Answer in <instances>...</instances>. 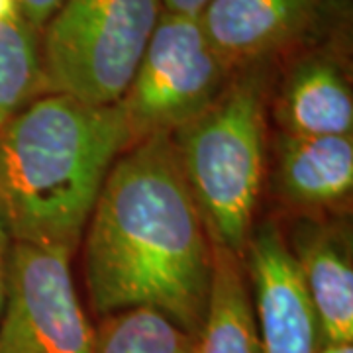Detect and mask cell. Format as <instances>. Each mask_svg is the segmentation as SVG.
<instances>
[{"label": "cell", "instance_id": "6da1fadb", "mask_svg": "<svg viewBox=\"0 0 353 353\" xmlns=\"http://www.w3.org/2000/svg\"><path fill=\"white\" fill-rule=\"evenodd\" d=\"M85 234V279L99 314L143 306L199 336L214 243L169 134L116 159Z\"/></svg>", "mask_w": 353, "mask_h": 353}, {"label": "cell", "instance_id": "7a4b0ae2", "mask_svg": "<svg viewBox=\"0 0 353 353\" xmlns=\"http://www.w3.org/2000/svg\"><path fill=\"white\" fill-rule=\"evenodd\" d=\"M132 145L120 108L46 92L0 128V212L12 241L73 253Z\"/></svg>", "mask_w": 353, "mask_h": 353}, {"label": "cell", "instance_id": "3957f363", "mask_svg": "<svg viewBox=\"0 0 353 353\" xmlns=\"http://www.w3.org/2000/svg\"><path fill=\"white\" fill-rule=\"evenodd\" d=\"M279 63L238 67L201 116L171 134L210 240L245 257L265 175V104Z\"/></svg>", "mask_w": 353, "mask_h": 353}, {"label": "cell", "instance_id": "277c9868", "mask_svg": "<svg viewBox=\"0 0 353 353\" xmlns=\"http://www.w3.org/2000/svg\"><path fill=\"white\" fill-rule=\"evenodd\" d=\"M163 12V0H63L41 28L50 92L116 104Z\"/></svg>", "mask_w": 353, "mask_h": 353}, {"label": "cell", "instance_id": "5b68a950", "mask_svg": "<svg viewBox=\"0 0 353 353\" xmlns=\"http://www.w3.org/2000/svg\"><path fill=\"white\" fill-rule=\"evenodd\" d=\"M238 67L210 41L201 16L163 12L126 92L116 102L132 145L173 134L222 94Z\"/></svg>", "mask_w": 353, "mask_h": 353}, {"label": "cell", "instance_id": "8992f818", "mask_svg": "<svg viewBox=\"0 0 353 353\" xmlns=\"http://www.w3.org/2000/svg\"><path fill=\"white\" fill-rule=\"evenodd\" d=\"M71 255L12 241L0 353H92L94 330L77 296Z\"/></svg>", "mask_w": 353, "mask_h": 353}, {"label": "cell", "instance_id": "52a82bcc", "mask_svg": "<svg viewBox=\"0 0 353 353\" xmlns=\"http://www.w3.org/2000/svg\"><path fill=\"white\" fill-rule=\"evenodd\" d=\"M352 0H210L201 22L234 67L281 63L299 51L347 36Z\"/></svg>", "mask_w": 353, "mask_h": 353}, {"label": "cell", "instance_id": "ba28073f", "mask_svg": "<svg viewBox=\"0 0 353 353\" xmlns=\"http://www.w3.org/2000/svg\"><path fill=\"white\" fill-rule=\"evenodd\" d=\"M261 353H316L320 330L301 271L273 222L252 232L243 257Z\"/></svg>", "mask_w": 353, "mask_h": 353}, {"label": "cell", "instance_id": "9c48e42d", "mask_svg": "<svg viewBox=\"0 0 353 353\" xmlns=\"http://www.w3.org/2000/svg\"><path fill=\"white\" fill-rule=\"evenodd\" d=\"M347 36L299 51L279 63L277 118L290 136H352Z\"/></svg>", "mask_w": 353, "mask_h": 353}, {"label": "cell", "instance_id": "30bf717a", "mask_svg": "<svg viewBox=\"0 0 353 353\" xmlns=\"http://www.w3.org/2000/svg\"><path fill=\"white\" fill-rule=\"evenodd\" d=\"M290 253L314 308L322 343L353 341V269L345 240L314 222L294 228Z\"/></svg>", "mask_w": 353, "mask_h": 353}, {"label": "cell", "instance_id": "8fae6325", "mask_svg": "<svg viewBox=\"0 0 353 353\" xmlns=\"http://www.w3.org/2000/svg\"><path fill=\"white\" fill-rule=\"evenodd\" d=\"M281 194L296 206L320 208L341 202L353 189L352 136H290L277 145Z\"/></svg>", "mask_w": 353, "mask_h": 353}, {"label": "cell", "instance_id": "7c38bea8", "mask_svg": "<svg viewBox=\"0 0 353 353\" xmlns=\"http://www.w3.org/2000/svg\"><path fill=\"white\" fill-rule=\"evenodd\" d=\"M194 353H261L243 259L214 245L212 283Z\"/></svg>", "mask_w": 353, "mask_h": 353}, {"label": "cell", "instance_id": "4fadbf2b", "mask_svg": "<svg viewBox=\"0 0 353 353\" xmlns=\"http://www.w3.org/2000/svg\"><path fill=\"white\" fill-rule=\"evenodd\" d=\"M46 92L41 30L24 14L0 20V128Z\"/></svg>", "mask_w": 353, "mask_h": 353}, {"label": "cell", "instance_id": "5bb4252c", "mask_svg": "<svg viewBox=\"0 0 353 353\" xmlns=\"http://www.w3.org/2000/svg\"><path fill=\"white\" fill-rule=\"evenodd\" d=\"M92 353H194V338L153 308H128L102 316Z\"/></svg>", "mask_w": 353, "mask_h": 353}, {"label": "cell", "instance_id": "9a60e30c", "mask_svg": "<svg viewBox=\"0 0 353 353\" xmlns=\"http://www.w3.org/2000/svg\"><path fill=\"white\" fill-rule=\"evenodd\" d=\"M61 2L63 0H18L22 14L38 30H41L43 26L48 24V20L61 6Z\"/></svg>", "mask_w": 353, "mask_h": 353}, {"label": "cell", "instance_id": "2e32d148", "mask_svg": "<svg viewBox=\"0 0 353 353\" xmlns=\"http://www.w3.org/2000/svg\"><path fill=\"white\" fill-rule=\"evenodd\" d=\"M10 248H12V238H10L8 226H6V222H4V216H2V212H0V316H2L4 303H6Z\"/></svg>", "mask_w": 353, "mask_h": 353}, {"label": "cell", "instance_id": "e0dca14e", "mask_svg": "<svg viewBox=\"0 0 353 353\" xmlns=\"http://www.w3.org/2000/svg\"><path fill=\"white\" fill-rule=\"evenodd\" d=\"M210 0H163V10L185 16H201Z\"/></svg>", "mask_w": 353, "mask_h": 353}, {"label": "cell", "instance_id": "ac0fdd59", "mask_svg": "<svg viewBox=\"0 0 353 353\" xmlns=\"http://www.w3.org/2000/svg\"><path fill=\"white\" fill-rule=\"evenodd\" d=\"M22 14V8L18 4V0H0V20L12 18Z\"/></svg>", "mask_w": 353, "mask_h": 353}, {"label": "cell", "instance_id": "d6986e66", "mask_svg": "<svg viewBox=\"0 0 353 353\" xmlns=\"http://www.w3.org/2000/svg\"><path fill=\"white\" fill-rule=\"evenodd\" d=\"M316 353H353L352 343H320Z\"/></svg>", "mask_w": 353, "mask_h": 353}]
</instances>
